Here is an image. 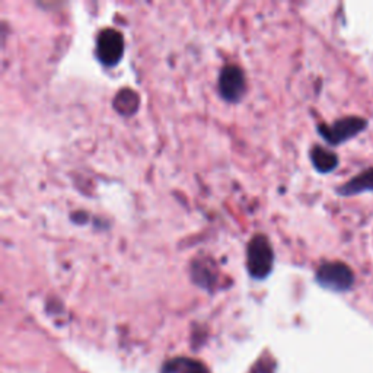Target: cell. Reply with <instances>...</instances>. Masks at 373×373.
<instances>
[{
    "label": "cell",
    "instance_id": "1",
    "mask_svg": "<svg viewBox=\"0 0 373 373\" xmlns=\"http://www.w3.org/2000/svg\"><path fill=\"white\" fill-rule=\"evenodd\" d=\"M275 265V250L264 235H254L246 246V270L254 280L267 279Z\"/></svg>",
    "mask_w": 373,
    "mask_h": 373
},
{
    "label": "cell",
    "instance_id": "2",
    "mask_svg": "<svg viewBox=\"0 0 373 373\" xmlns=\"http://www.w3.org/2000/svg\"><path fill=\"white\" fill-rule=\"evenodd\" d=\"M315 280L321 287L335 293H343L353 287L355 272L345 263L327 261L318 267Z\"/></svg>",
    "mask_w": 373,
    "mask_h": 373
},
{
    "label": "cell",
    "instance_id": "3",
    "mask_svg": "<svg viewBox=\"0 0 373 373\" xmlns=\"http://www.w3.org/2000/svg\"><path fill=\"white\" fill-rule=\"evenodd\" d=\"M367 127V120L356 115L335 120L333 124H319L318 134L331 146H338L363 133Z\"/></svg>",
    "mask_w": 373,
    "mask_h": 373
},
{
    "label": "cell",
    "instance_id": "4",
    "mask_svg": "<svg viewBox=\"0 0 373 373\" xmlns=\"http://www.w3.org/2000/svg\"><path fill=\"white\" fill-rule=\"evenodd\" d=\"M124 37L114 28H105L96 37L95 57L105 67L117 66L124 56Z\"/></svg>",
    "mask_w": 373,
    "mask_h": 373
},
{
    "label": "cell",
    "instance_id": "5",
    "mask_svg": "<svg viewBox=\"0 0 373 373\" xmlns=\"http://www.w3.org/2000/svg\"><path fill=\"white\" fill-rule=\"evenodd\" d=\"M217 89L226 103L236 104L246 92V81L242 69L236 64H228L219 73Z\"/></svg>",
    "mask_w": 373,
    "mask_h": 373
},
{
    "label": "cell",
    "instance_id": "6",
    "mask_svg": "<svg viewBox=\"0 0 373 373\" xmlns=\"http://www.w3.org/2000/svg\"><path fill=\"white\" fill-rule=\"evenodd\" d=\"M190 275L194 285L206 290H212L219 280V268L212 257H198L191 263Z\"/></svg>",
    "mask_w": 373,
    "mask_h": 373
},
{
    "label": "cell",
    "instance_id": "7",
    "mask_svg": "<svg viewBox=\"0 0 373 373\" xmlns=\"http://www.w3.org/2000/svg\"><path fill=\"white\" fill-rule=\"evenodd\" d=\"M335 191L341 197H352V195H359L363 193H372L373 191V166L357 173L356 177H353L352 180L340 185Z\"/></svg>",
    "mask_w": 373,
    "mask_h": 373
},
{
    "label": "cell",
    "instance_id": "8",
    "mask_svg": "<svg viewBox=\"0 0 373 373\" xmlns=\"http://www.w3.org/2000/svg\"><path fill=\"white\" fill-rule=\"evenodd\" d=\"M139 105H140V98L137 92L129 88L120 89L113 99L114 110L122 117L134 115L139 111Z\"/></svg>",
    "mask_w": 373,
    "mask_h": 373
},
{
    "label": "cell",
    "instance_id": "9",
    "mask_svg": "<svg viewBox=\"0 0 373 373\" xmlns=\"http://www.w3.org/2000/svg\"><path fill=\"white\" fill-rule=\"evenodd\" d=\"M312 166L319 173H330L338 166V156L322 146H314L309 152Z\"/></svg>",
    "mask_w": 373,
    "mask_h": 373
},
{
    "label": "cell",
    "instance_id": "10",
    "mask_svg": "<svg viewBox=\"0 0 373 373\" xmlns=\"http://www.w3.org/2000/svg\"><path fill=\"white\" fill-rule=\"evenodd\" d=\"M162 373H206V372L200 363L193 359L177 357L169 360L162 367Z\"/></svg>",
    "mask_w": 373,
    "mask_h": 373
},
{
    "label": "cell",
    "instance_id": "11",
    "mask_svg": "<svg viewBox=\"0 0 373 373\" xmlns=\"http://www.w3.org/2000/svg\"><path fill=\"white\" fill-rule=\"evenodd\" d=\"M88 219H89V216L85 212H76V213L71 214L73 223H78V225H81V223L82 225H85V223H88Z\"/></svg>",
    "mask_w": 373,
    "mask_h": 373
}]
</instances>
